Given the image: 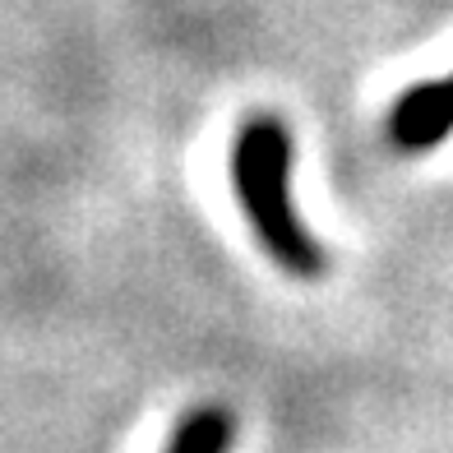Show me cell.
I'll return each instance as SVG.
<instances>
[{
	"label": "cell",
	"mask_w": 453,
	"mask_h": 453,
	"mask_svg": "<svg viewBox=\"0 0 453 453\" xmlns=\"http://www.w3.org/2000/svg\"><path fill=\"white\" fill-rule=\"evenodd\" d=\"M226 167H232L236 203L245 209L264 255L292 278H319L324 250L301 226L292 203V130L278 116H250L232 139Z\"/></svg>",
	"instance_id": "cell-1"
},
{
	"label": "cell",
	"mask_w": 453,
	"mask_h": 453,
	"mask_svg": "<svg viewBox=\"0 0 453 453\" xmlns=\"http://www.w3.org/2000/svg\"><path fill=\"white\" fill-rule=\"evenodd\" d=\"M384 134L398 153H430L453 134V79H430L398 93L388 107Z\"/></svg>",
	"instance_id": "cell-2"
},
{
	"label": "cell",
	"mask_w": 453,
	"mask_h": 453,
	"mask_svg": "<svg viewBox=\"0 0 453 453\" xmlns=\"http://www.w3.org/2000/svg\"><path fill=\"white\" fill-rule=\"evenodd\" d=\"M232 444H236V421L222 407H195L190 417L176 421L162 453H232Z\"/></svg>",
	"instance_id": "cell-3"
}]
</instances>
